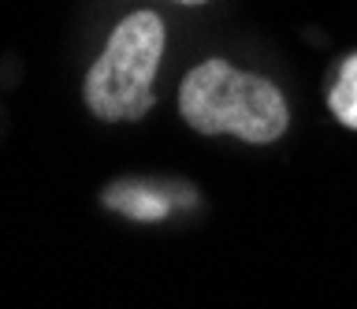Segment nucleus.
Masks as SVG:
<instances>
[{
	"label": "nucleus",
	"mask_w": 357,
	"mask_h": 309,
	"mask_svg": "<svg viewBox=\"0 0 357 309\" xmlns=\"http://www.w3.org/2000/svg\"><path fill=\"white\" fill-rule=\"evenodd\" d=\"M105 202L116 205L119 213L134 216V220H156V216L172 213V197H164L156 190H145V186H116V190L105 194Z\"/></svg>",
	"instance_id": "obj_3"
},
{
	"label": "nucleus",
	"mask_w": 357,
	"mask_h": 309,
	"mask_svg": "<svg viewBox=\"0 0 357 309\" xmlns=\"http://www.w3.org/2000/svg\"><path fill=\"white\" fill-rule=\"evenodd\" d=\"M178 112L197 135H234L253 146L283 138L287 97L268 79L238 71L227 60H205L178 86Z\"/></svg>",
	"instance_id": "obj_1"
},
{
	"label": "nucleus",
	"mask_w": 357,
	"mask_h": 309,
	"mask_svg": "<svg viewBox=\"0 0 357 309\" xmlns=\"http://www.w3.org/2000/svg\"><path fill=\"white\" fill-rule=\"evenodd\" d=\"M175 4H190V8H194V4H208V0H175Z\"/></svg>",
	"instance_id": "obj_5"
},
{
	"label": "nucleus",
	"mask_w": 357,
	"mask_h": 309,
	"mask_svg": "<svg viewBox=\"0 0 357 309\" xmlns=\"http://www.w3.org/2000/svg\"><path fill=\"white\" fill-rule=\"evenodd\" d=\"M164 19L156 12H134L112 30L105 52L86 71V108L105 123H130L156 105L153 79L164 56Z\"/></svg>",
	"instance_id": "obj_2"
},
{
	"label": "nucleus",
	"mask_w": 357,
	"mask_h": 309,
	"mask_svg": "<svg viewBox=\"0 0 357 309\" xmlns=\"http://www.w3.org/2000/svg\"><path fill=\"white\" fill-rule=\"evenodd\" d=\"M328 108L342 127L357 130V56L342 60L339 79L331 82V93H328Z\"/></svg>",
	"instance_id": "obj_4"
}]
</instances>
